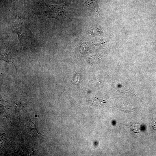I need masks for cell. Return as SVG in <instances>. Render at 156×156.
<instances>
[{
  "label": "cell",
  "instance_id": "obj_5",
  "mask_svg": "<svg viewBox=\"0 0 156 156\" xmlns=\"http://www.w3.org/2000/svg\"><path fill=\"white\" fill-rule=\"evenodd\" d=\"M81 47V50L82 52L84 53V52H86L87 51L86 49H88V47L85 44H82Z\"/></svg>",
  "mask_w": 156,
  "mask_h": 156
},
{
  "label": "cell",
  "instance_id": "obj_3",
  "mask_svg": "<svg viewBox=\"0 0 156 156\" xmlns=\"http://www.w3.org/2000/svg\"><path fill=\"white\" fill-rule=\"evenodd\" d=\"M86 8L94 14L98 15L99 12L96 0H84Z\"/></svg>",
  "mask_w": 156,
  "mask_h": 156
},
{
  "label": "cell",
  "instance_id": "obj_1",
  "mask_svg": "<svg viewBox=\"0 0 156 156\" xmlns=\"http://www.w3.org/2000/svg\"><path fill=\"white\" fill-rule=\"evenodd\" d=\"M64 6V4L53 5L43 3L40 5V12L42 16L45 17L64 19L66 17Z\"/></svg>",
  "mask_w": 156,
  "mask_h": 156
},
{
  "label": "cell",
  "instance_id": "obj_2",
  "mask_svg": "<svg viewBox=\"0 0 156 156\" xmlns=\"http://www.w3.org/2000/svg\"><path fill=\"white\" fill-rule=\"evenodd\" d=\"M13 29L17 34L20 43L25 38L28 36L29 31L26 26L22 22L20 18H17L13 26Z\"/></svg>",
  "mask_w": 156,
  "mask_h": 156
},
{
  "label": "cell",
  "instance_id": "obj_4",
  "mask_svg": "<svg viewBox=\"0 0 156 156\" xmlns=\"http://www.w3.org/2000/svg\"><path fill=\"white\" fill-rule=\"evenodd\" d=\"M0 59L1 60H3L7 62L10 64L13 65L15 67L16 72L17 71V68L16 67L15 64L14 63L13 59L10 57L8 53H3L1 55Z\"/></svg>",
  "mask_w": 156,
  "mask_h": 156
}]
</instances>
